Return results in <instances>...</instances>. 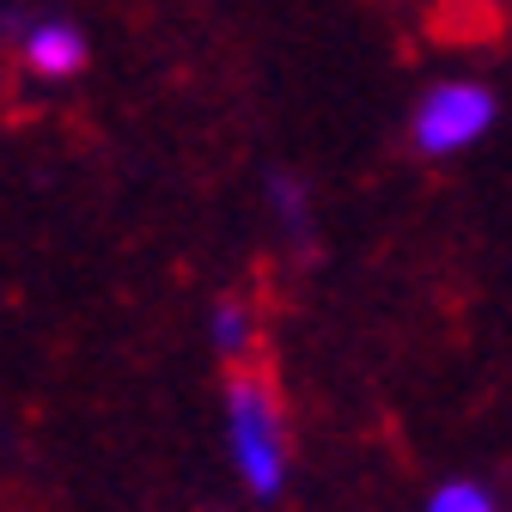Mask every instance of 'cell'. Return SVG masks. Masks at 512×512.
Segmentation results:
<instances>
[{
  "label": "cell",
  "instance_id": "cell-1",
  "mask_svg": "<svg viewBox=\"0 0 512 512\" xmlns=\"http://www.w3.org/2000/svg\"><path fill=\"white\" fill-rule=\"evenodd\" d=\"M220 415H226V458H232L244 494L281 500L287 470H293V439H287V409L275 397V384L250 366H232Z\"/></svg>",
  "mask_w": 512,
  "mask_h": 512
},
{
  "label": "cell",
  "instance_id": "cell-2",
  "mask_svg": "<svg viewBox=\"0 0 512 512\" xmlns=\"http://www.w3.org/2000/svg\"><path fill=\"white\" fill-rule=\"evenodd\" d=\"M494 116H500V98L482 80H439L421 92V104L409 116V135L427 159H458L494 128Z\"/></svg>",
  "mask_w": 512,
  "mask_h": 512
},
{
  "label": "cell",
  "instance_id": "cell-3",
  "mask_svg": "<svg viewBox=\"0 0 512 512\" xmlns=\"http://www.w3.org/2000/svg\"><path fill=\"white\" fill-rule=\"evenodd\" d=\"M7 31L19 37V61L31 80H74L86 68V37L68 19H25L19 7L7 13Z\"/></svg>",
  "mask_w": 512,
  "mask_h": 512
},
{
  "label": "cell",
  "instance_id": "cell-4",
  "mask_svg": "<svg viewBox=\"0 0 512 512\" xmlns=\"http://www.w3.org/2000/svg\"><path fill=\"white\" fill-rule=\"evenodd\" d=\"M208 342H214L220 360H244V354H250V305L214 299V305H208Z\"/></svg>",
  "mask_w": 512,
  "mask_h": 512
},
{
  "label": "cell",
  "instance_id": "cell-5",
  "mask_svg": "<svg viewBox=\"0 0 512 512\" xmlns=\"http://www.w3.org/2000/svg\"><path fill=\"white\" fill-rule=\"evenodd\" d=\"M421 512H500V506H494V494H488L482 482L452 476V482H439V488L427 494V506H421Z\"/></svg>",
  "mask_w": 512,
  "mask_h": 512
},
{
  "label": "cell",
  "instance_id": "cell-6",
  "mask_svg": "<svg viewBox=\"0 0 512 512\" xmlns=\"http://www.w3.org/2000/svg\"><path fill=\"white\" fill-rule=\"evenodd\" d=\"M269 208H275V220H287V232H293V238H305V232H311L305 189H299L293 177H275V183H269Z\"/></svg>",
  "mask_w": 512,
  "mask_h": 512
}]
</instances>
